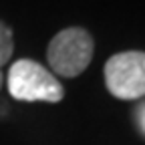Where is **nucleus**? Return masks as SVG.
<instances>
[{"label": "nucleus", "instance_id": "1", "mask_svg": "<svg viewBox=\"0 0 145 145\" xmlns=\"http://www.w3.org/2000/svg\"><path fill=\"white\" fill-rule=\"evenodd\" d=\"M6 85H8V93L16 101L59 103L65 97V89L61 81L40 63L30 59H20L12 63V67L8 69Z\"/></svg>", "mask_w": 145, "mask_h": 145}, {"label": "nucleus", "instance_id": "2", "mask_svg": "<svg viewBox=\"0 0 145 145\" xmlns=\"http://www.w3.org/2000/svg\"><path fill=\"white\" fill-rule=\"evenodd\" d=\"M95 52V40L89 30L81 26H71L52 36L46 48V61L61 77L75 79L89 67Z\"/></svg>", "mask_w": 145, "mask_h": 145}, {"label": "nucleus", "instance_id": "3", "mask_svg": "<svg viewBox=\"0 0 145 145\" xmlns=\"http://www.w3.org/2000/svg\"><path fill=\"white\" fill-rule=\"evenodd\" d=\"M109 93L123 101L145 97V52L125 50L109 57L103 69Z\"/></svg>", "mask_w": 145, "mask_h": 145}, {"label": "nucleus", "instance_id": "4", "mask_svg": "<svg viewBox=\"0 0 145 145\" xmlns=\"http://www.w3.org/2000/svg\"><path fill=\"white\" fill-rule=\"evenodd\" d=\"M14 52V36H12V28L0 20V71L8 63V59Z\"/></svg>", "mask_w": 145, "mask_h": 145}, {"label": "nucleus", "instance_id": "5", "mask_svg": "<svg viewBox=\"0 0 145 145\" xmlns=\"http://www.w3.org/2000/svg\"><path fill=\"white\" fill-rule=\"evenodd\" d=\"M135 121H137V127L141 129V133L145 135V103H141L135 109Z\"/></svg>", "mask_w": 145, "mask_h": 145}, {"label": "nucleus", "instance_id": "6", "mask_svg": "<svg viewBox=\"0 0 145 145\" xmlns=\"http://www.w3.org/2000/svg\"><path fill=\"white\" fill-rule=\"evenodd\" d=\"M2 83H4V75H2V71H0V89H2Z\"/></svg>", "mask_w": 145, "mask_h": 145}]
</instances>
